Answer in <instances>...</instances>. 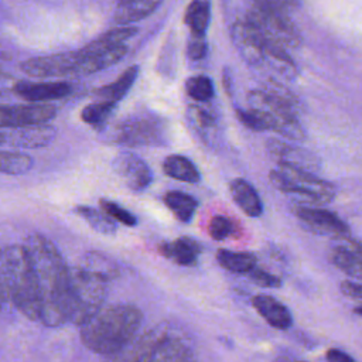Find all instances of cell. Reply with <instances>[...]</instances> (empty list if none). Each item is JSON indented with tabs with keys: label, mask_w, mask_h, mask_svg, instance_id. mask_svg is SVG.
Listing matches in <instances>:
<instances>
[{
	"label": "cell",
	"mask_w": 362,
	"mask_h": 362,
	"mask_svg": "<svg viewBox=\"0 0 362 362\" xmlns=\"http://www.w3.org/2000/svg\"><path fill=\"white\" fill-rule=\"evenodd\" d=\"M37 279L40 322L59 327L69 318V267L57 246L40 233L28 235L24 242Z\"/></svg>",
	"instance_id": "1"
},
{
	"label": "cell",
	"mask_w": 362,
	"mask_h": 362,
	"mask_svg": "<svg viewBox=\"0 0 362 362\" xmlns=\"http://www.w3.org/2000/svg\"><path fill=\"white\" fill-rule=\"evenodd\" d=\"M252 304L256 308V311L260 314V317H263V320L273 328L287 329L291 327L293 324L291 313L283 303H280L274 297L267 294H259L253 297Z\"/></svg>",
	"instance_id": "16"
},
{
	"label": "cell",
	"mask_w": 362,
	"mask_h": 362,
	"mask_svg": "<svg viewBox=\"0 0 362 362\" xmlns=\"http://www.w3.org/2000/svg\"><path fill=\"white\" fill-rule=\"evenodd\" d=\"M33 167V158L24 153L0 151V173L18 175L24 174Z\"/></svg>",
	"instance_id": "29"
},
{
	"label": "cell",
	"mask_w": 362,
	"mask_h": 362,
	"mask_svg": "<svg viewBox=\"0 0 362 362\" xmlns=\"http://www.w3.org/2000/svg\"><path fill=\"white\" fill-rule=\"evenodd\" d=\"M76 264L105 277L107 281H113L119 276V269L116 263L100 252H88L82 255L76 260Z\"/></svg>",
	"instance_id": "25"
},
{
	"label": "cell",
	"mask_w": 362,
	"mask_h": 362,
	"mask_svg": "<svg viewBox=\"0 0 362 362\" xmlns=\"http://www.w3.org/2000/svg\"><path fill=\"white\" fill-rule=\"evenodd\" d=\"M55 107L48 103L0 105V127H20L47 123L55 116Z\"/></svg>",
	"instance_id": "10"
},
{
	"label": "cell",
	"mask_w": 362,
	"mask_h": 362,
	"mask_svg": "<svg viewBox=\"0 0 362 362\" xmlns=\"http://www.w3.org/2000/svg\"><path fill=\"white\" fill-rule=\"evenodd\" d=\"M112 139L124 146H158L165 141V127L156 116H132L115 127Z\"/></svg>",
	"instance_id": "6"
},
{
	"label": "cell",
	"mask_w": 362,
	"mask_h": 362,
	"mask_svg": "<svg viewBox=\"0 0 362 362\" xmlns=\"http://www.w3.org/2000/svg\"><path fill=\"white\" fill-rule=\"evenodd\" d=\"M277 164V168L270 171V181L279 191L291 197L297 205L321 206L332 201L335 195L332 184L311 171Z\"/></svg>",
	"instance_id": "4"
},
{
	"label": "cell",
	"mask_w": 362,
	"mask_h": 362,
	"mask_svg": "<svg viewBox=\"0 0 362 362\" xmlns=\"http://www.w3.org/2000/svg\"><path fill=\"white\" fill-rule=\"evenodd\" d=\"M211 20L209 0H191L185 10V24L194 34H205Z\"/></svg>",
	"instance_id": "27"
},
{
	"label": "cell",
	"mask_w": 362,
	"mask_h": 362,
	"mask_svg": "<svg viewBox=\"0 0 362 362\" xmlns=\"http://www.w3.org/2000/svg\"><path fill=\"white\" fill-rule=\"evenodd\" d=\"M163 170L171 178L182 182L195 184L201 180V174L197 165L187 157L181 154H171L163 163Z\"/></svg>",
	"instance_id": "21"
},
{
	"label": "cell",
	"mask_w": 362,
	"mask_h": 362,
	"mask_svg": "<svg viewBox=\"0 0 362 362\" xmlns=\"http://www.w3.org/2000/svg\"><path fill=\"white\" fill-rule=\"evenodd\" d=\"M14 92L30 103H45L66 96L71 92V86L62 81H23L14 85Z\"/></svg>",
	"instance_id": "14"
},
{
	"label": "cell",
	"mask_w": 362,
	"mask_h": 362,
	"mask_svg": "<svg viewBox=\"0 0 362 362\" xmlns=\"http://www.w3.org/2000/svg\"><path fill=\"white\" fill-rule=\"evenodd\" d=\"M0 280L10 304L28 320L40 321L35 272L23 243L0 249Z\"/></svg>",
	"instance_id": "3"
},
{
	"label": "cell",
	"mask_w": 362,
	"mask_h": 362,
	"mask_svg": "<svg viewBox=\"0 0 362 362\" xmlns=\"http://www.w3.org/2000/svg\"><path fill=\"white\" fill-rule=\"evenodd\" d=\"M188 362H195V359L194 361H188Z\"/></svg>",
	"instance_id": "45"
},
{
	"label": "cell",
	"mask_w": 362,
	"mask_h": 362,
	"mask_svg": "<svg viewBox=\"0 0 362 362\" xmlns=\"http://www.w3.org/2000/svg\"><path fill=\"white\" fill-rule=\"evenodd\" d=\"M168 327V324H157L141 335L136 334L120 349L106 355L105 362H151L154 351Z\"/></svg>",
	"instance_id": "8"
},
{
	"label": "cell",
	"mask_w": 362,
	"mask_h": 362,
	"mask_svg": "<svg viewBox=\"0 0 362 362\" xmlns=\"http://www.w3.org/2000/svg\"><path fill=\"white\" fill-rule=\"evenodd\" d=\"M294 215L300 219L305 229L335 239H348L349 228L348 225L334 212L320 208L297 205L294 206Z\"/></svg>",
	"instance_id": "7"
},
{
	"label": "cell",
	"mask_w": 362,
	"mask_h": 362,
	"mask_svg": "<svg viewBox=\"0 0 362 362\" xmlns=\"http://www.w3.org/2000/svg\"><path fill=\"white\" fill-rule=\"evenodd\" d=\"M206 54V42L205 34H194L191 33V38L188 41V57L192 59H201Z\"/></svg>",
	"instance_id": "37"
},
{
	"label": "cell",
	"mask_w": 362,
	"mask_h": 362,
	"mask_svg": "<svg viewBox=\"0 0 362 362\" xmlns=\"http://www.w3.org/2000/svg\"><path fill=\"white\" fill-rule=\"evenodd\" d=\"M267 61L280 75L291 78L296 75V64L287 49L274 41L263 40V61Z\"/></svg>",
	"instance_id": "22"
},
{
	"label": "cell",
	"mask_w": 362,
	"mask_h": 362,
	"mask_svg": "<svg viewBox=\"0 0 362 362\" xmlns=\"http://www.w3.org/2000/svg\"><path fill=\"white\" fill-rule=\"evenodd\" d=\"M329 259L341 272L354 279H361L362 276V260H361V246L358 242L339 243L331 249Z\"/></svg>",
	"instance_id": "17"
},
{
	"label": "cell",
	"mask_w": 362,
	"mask_h": 362,
	"mask_svg": "<svg viewBox=\"0 0 362 362\" xmlns=\"http://www.w3.org/2000/svg\"><path fill=\"white\" fill-rule=\"evenodd\" d=\"M236 115H238L239 120L246 127H249L255 132H262V130H270L272 129V123H270L269 116L260 109H255V107L238 109Z\"/></svg>",
	"instance_id": "32"
},
{
	"label": "cell",
	"mask_w": 362,
	"mask_h": 362,
	"mask_svg": "<svg viewBox=\"0 0 362 362\" xmlns=\"http://www.w3.org/2000/svg\"><path fill=\"white\" fill-rule=\"evenodd\" d=\"M74 211L82 219H85L96 232H99L102 235H115L116 223L103 211H99L96 208L86 206V205L75 206Z\"/></svg>",
	"instance_id": "28"
},
{
	"label": "cell",
	"mask_w": 362,
	"mask_h": 362,
	"mask_svg": "<svg viewBox=\"0 0 362 362\" xmlns=\"http://www.w3.org/2000/svg\"><path fill=\"white\" fill-rule=\"evenodd\" d=\"M4 136V141H8L14 147L21 148H40L49 144L55 137V129L47 123L28 124L20 127H11Z\"/></svg>",
	"instance_id": "15"
},
{
	"label": "cell",
	"mask_w": 362,
	"mask_h": 362,
	"mask_svg": "<svg viewBox=\"0 0 362 362\" xmlns=\"http://www.w3.org/2000/svg\"><path fill=\"white\" fill-rule=\"evenodd\" d=\"M235 232V223L225 215H216L208 225V233L214 240H225Z\"/></svg>",
	"instance_id": "34"
},
{
	"label": "cell",
	"mask_w": 362,
	"mask_h": 362,
	"mask_svg": "<svg viewBox=\"0 0 362 362\" xmlns=\"http://www.w3.org/2000/svg\"><path fill=\"white\" fill-rule=\"evenodd\" d=\"M1 143H4V136H3V133H0V144Z\"/></svg>",
	"instance_id": "44"
},
{
	"label": "cell",
	"mask_w": 362,
	"mask_h": 362,
	"mask_svg": "<svg viewBox=\"0 0 362 362\" xmlns=\"http://www.w3.org/2000/svg\"><path fill=\"white\" fill-rule=\"evenodd\" d=\"M298 362H305V361H298Z\"/></svg>",
	"instance_id": "46"
},
{
	"label": "cell",
	"mask_w": 362,
	"mask_h": 362,
	"mask_svg": "<svg viewBox=\"0 0 362 362\" xmlns=\"http://www.w3.org/2000/svg\"><path fill=\"white\" fill-rule=\"evenodd\" d=\"M8 304H10V301H8V298H7V294H6L4 287H3V284H1V280H0V311L7 310V308H8Z\"/></svg>",
	"instance_id": "41"
},
{
	"label": "cell",
	"mask_w": 362,
	"mask_h": 362,
	"mask_svg": "<svg viewBox=\"0 0 362 362\" xmlns=\"http://www.w3.org/2000/svg\"><path fill=\"white\" fill-rule=\"evenodd\" d=\"M119 1H122V0H119Z\"/></svg>",
	"instance_id": "47"
},
{
	"label": "cell",
	"mask_w": 362,
	"mask_h": 362,
	"mask_svg": "<svg viewBox=\"0 0 362 362\" xmlns=\"http://www.w3.org/2000/svg\"><path fill=\"white\" fill-rule=\"evenodd\" d=\"M266 147L270 156L277 160V163L293 165L296 168H301L311 173H315L320 168L318 158L313 153L301 147L291 146L277 139H269Z\"/></svg>",
	"instance_id": "13"
},
{
	"label": "cell",
	"mask_w": 362,
	"mask_h": 362,
	"mask_svg": "<svg viewBox=\"0 0 362 362\" xmlns=\"http://www.w3.org/2000/svg\"><path fill=\"white\" fill-rule=\"evenodd\" d=\"M78 59V51L37 57L24 61L21 71L33 78L76 76Z\"/></svg>",
	"instance_id": "9"
},
{
	"label": "cell",
	"mask_w": 362,
	"mask_h": 362,
	"mask_svg": "<svg viewBox=\"0 0 362 362\" xmlns=\"http://www.w3.org/2000/svg\"><path fill=\"white\" fill-rule=\"evenodd\" d=\"M281 1L284 6H298L303 0H279Z\"/></svg>",
	"instance_id": "43"
},
{
	"label": "cell",
	"mask_w": 362,
	"mask_h": 362,
	"mask_svg": "<svg viewBox=\"0 0 362 362\" xmlns=\"http://www.w3.org/2000/svg\"><path fill=\"white\" fill-rule=\"evenodd\" d=\"M139 74V68L137 66H130L127 68L119 78L117 81L107 83L99 89H96L95 95L99 98V100H109V102H117L120 100L127 92L129 89L133 86L136 78Z\"/></svg>",
	"instance_id": "23"
},
{
	"label": "cell",
	"mask_w": 362,
	"mask_h": 362,
	"mask_svg": "<svg viewBox=\"0 0 362 362\" xmlns=\"http://www.w3.org/2000/svg\"><path fill=\"white\" fill-rule=\"evenodd\" d=\"M229 191H230V195H232L235 204L247 216L257 218L262 215V212H263L262 199L250 182H247L243 178H235L229 184Z\"/></svg>",
	"instance_id": "19"
},
{
	"label": "cell",
	"mask_w": 362,
	"mask_h": 362,
	"mask_svg": "<svg viewBox=\"0 0 362 362\" xmlns=\"http://www.w3.org/2000/svg\"><path fill=\"white\" fill-rule=\"evenodd\" d=\"M141 321L143 313L136 305L102 307L81 325V341L89 351L106 356L126 345L137 334Z\"/></svg>",
	"instance_id": "2"
},
{
	"label": "cell",
	"mask_w": 362,
	"mask_h": 362,
	"mask_svg": "<svg viewBox=\"0 0 362 362\" xmlns=\"http://www.w3.org/2000/svg\"><path fill=\"white\" fill-rule=\"evenodd\" d=\"M341 291L344 296L349 297L351 300H355V301L362 300V287H361V284H358L352 280H344L341 283Z\"/></svg>",
	"instance_id": "38"
},
{
	"label": "cell",
	"mask_w": 362,
	"mask_h": 362,
	"mask_svg": "<svg viewBox=\"0 0 362 362\" xmlns=\"http://www.w3.org/2000/svg\"><path fill=\"white\" fill-rule=\"evenodd\" d=\"M163 0H122L115 13L119 25H129L150 16Z\"/></svg>",
	"instance_id": "20"
},
{
	"label": "cell",
	"mask_w": 362,
	"mask_h": 362,
	"mask_svg": "<svg viewBox=\"0 0 362 362\" xmlns=\"http://www.w3.org/2000/svg\"><path fill=\"white\" fill-rule=\"evenodd\" d=\"M260 90H263V92L267 93L269 96H272V98H274V99H277V100H280V102H283V103L291 106V107L296 109V110H297V107H298V99H297L287 88H284V86H283L281 83H279V82L267 81V82H264V83L262 85V89H260Z\"/></svg>",
	"instance_id": "35"
},
{
	"label": "cell",
	"mask_w": 362,
	"mask_h": 362,
	"mask_svg": "<svg viewBox=\"0 0 362 362\" xmlns=\"http://www.w3.org/2000/svg\"><path fill=\"white\" fill-rule=\"evenodd\" d=\"M232 42L247 65H259L263 61V37L247 18H239L230 30Z\"/></svg>",
	"instance_id": "11"
},
{
	"label": "cell",
	"mask_w": 362,
	"mask_h": 362,
	"mask_svg": "<svg viewBox=\"0 0 362 362\" xmlns=\"http://www.w3.org/2000/svg\"><path fill=\"white\" fill-rule=\"evenodd\" d=\"M115 106L116 103L109 100H98L95 103H89L83 107L81 113L82 120L90 126H99L109 119V116L115 110Z\"/></svg>",
	"instance_id": "30"
},
{
	"label": "cell",
	"mask_w": 362,
	"mask_h": 362,
	"mask_svg": "<svg viewBox=\"0 0 362 362\" xmlns=\"http://www.w3.org/2000/svg\"><path fill=\"white\" fill-rule=\"evenodd\" d=\"M113 168L126 182V185L134 192L144 191L153 181L150 167L134 153H119L113 160Z\"/></svg>",
	"instance_id": "12"
},
{
	"label": "cell",
	"mask_w": 362,
	"mask_h": 362,
	"mask_svg": "<svg viewBox=\"0 0 362 362\" xmlns=\"http://www.w3.org/2000/svg\"><path fill=\"white\" fill-rule=\"evenodd\" d=\"M163 199L178 221L187 223L194 218L198 201L192 195L182 191H168Z\"/></svg>",
	"instance_id": "24"
},
{
	"label": "cell",
	"mask_w": 362,
	"mask_h": 362,
	"mask_svg": "<svg viewBox=\"0 0 362 362\" xmlns=\"http://www.w3.org/2000/svg\"><path fill=\"white\" fill-rule=\"evenodd\" d=\"M99 205H100V209L110 218V219H115L116 222H120L126 226H134L137 223V219L136 216L124 209L123 206H120L117 202L115 201H110V199H106V198H102L99 201Z\"/></svg>",
	"instance_id": "33"
},
{
	"label": "cell",
	"mask_w": 362,
	"mask_h": 362,
	"mask_svg": "<svg viewBox=\"0 0 362 362\" xmlns=\"http://www.w3.org/2000/svg\"><path fill=\"white\" fill-rule=\"evenodd\" d=\"M201 250V245L195 239L188 236L178 238L173 242H164L160 246V252L163 253V256L181 266L195 264Z\"/></svg>",
	"instance_id": "18"
},
{
	"label": "cell",
	"mask_w": 362,
	"mask_h": 362,
	"mask_svg": "<svg viewBox=\"0 0 362 362\" xmlns=\"http://www.w3.org/2000/svg\"><path fill=\"white\" fill-rule=\"evenodd\" d=\"M187 93L197 102H208L214 98V83L208 76H191L185 82Z\"/></svg>",
	"instance_id": "31"
},
{
	"label": "cell",
	"mask_w": 362,
	"mask_h": 362,
	"mask_svg": "<svg viewBox=\"0 0 362 362\" xmlns=\"http://www.w3.org/2000/svg\"><path fill=\"white\" fill-rule=\"evenodd\" d=\"M105 277L79 266L69 267V318L68 321L81 327L92 318L103 305L107 296Z\"/></svg>",
	"instance_id": "5"
},
{
	"label": "cell",
	"mask_w": 362,
	"mask_h": 362,
	"mask_svg": "<svg viewBox=\"0 0 362 362\" xmlns=\"http://www.w3.org/2000/svg\"><path fill=\"white\" fill-rule=\"evenodd\" d=\"M192 112H194V120L197 124H199L201 127H212L214 126L215 120L208 112H205L199 107H194Z\"/></svg>",
	"instance_id": "39"
},
{
	"label": "cell",
	"mask_w": 362,
	"mask_h": 362,
	"mask_svg": "<svg viewBox=\"0 0 362 362\" xmlns=\"http://www.w3.org/2000/svg\"><path fill=\"white\" fill-rule=\"evenodd\" d=\"M216 260L223 269L232 273H243V274H246L257 263V259L255 255L249 252H235L229 249H219L216 252Z\"/></svg>",
	"instance_id": "26"
},
{
	"label": "cell",
	"mask_w": 362,
	"mask_h": 362,
	"mask_svg": "<svg viewBox=\"0 0 362 362\" xmlns=\"http://www.w3.org/2000/svg\"><path fill=\"white\" fill-rule=\"evenodd\" d=\"M247 279L255 283L256 286H260V287H267V288H276V287H280L281 286V279L263 270V269H259L257 266H255L253 269H250L247 273Z\"/></svg>",
	"instance_id": "36"
},
{
	"label": "cell",
	"mask_w": 362,
	"mask_h": 362,
	"mask_svg": "<svg viewBox=\"0 0 362 362\" xmlns=\"http://www.w3.org/2000/svg\"><path fill=\"white\" fill-rule=\"evenodd\" d=\"M325 356H327L328 362H356L351 355H348L346 352L337 349V348L328 349Z\"/></svg>",
	"instance_id": "40"
},
{
	"label": "cell",
	"mask_w": 362,
	"mask_h": 362,
	"mask_svg": "<svg viewBox=\"0 0 362 362\" xmlns=\"http://www.w3.org/2000/svg\"><path fill=\"white\" fill-rule=\"evenodd\" d=\"M8 82H10V76L7 74H4L3 71H0V95L3 92H6Z\"/></svg>",
	"instance_id": "42"
}]
</instances>
